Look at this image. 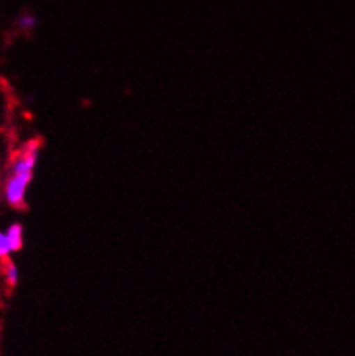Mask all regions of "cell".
I'll use <instances>...</instances> for the list:
<instances>
[{"instance_id":"277c9868","label":"cell","mask_w":355,"mask_h":356,"mask_svg":"<svg viewBox=\"0 0 355 356\" xmlns=\"http://www.w3.org/2000/svg\"><path fill=\"white\" fill-rule=\"evenodd\" d=\"M13 253V246H10L9 238H7V232L0 231V261L9 259Z\"/></svg>"},{"instance_id":"7a4b0ae2","label":"cell","mask_w":355,"mask_h":356,"mask_svg":"<svg viewBox=\"0 0 355 356\" xmlns=\"http://www.w3.org/2000/svg\"><path fill=\"white\" fill-rule=\"evenodd\" d=\"M7 238H9L10 246H13V252H19L23 248L24 243V229L21 224H10L9 229H7Z\"/></svg>"},{"instance_id":"3957f363","label":"cell","mask_w":355,"mask_h":356,"mask_svg":"<svg viewBox=\"0 0 355 356\" xmlns=\"http://www.w3.org/2000/svg\"><path fill=\"white\" fill-rule=\"evenodd\" d=\"M2 277L9 288H14L17 284V281H19V270H17L16 264L13 260L7 259L2 261Z\"/></svg>"},{"instance_id":"6da1fadb","label":"cell","mask_w":355,"mask_h":356,"mask_svg":"<svg viewBox=\"0 0 355 356\" xmlns=\"http://www.w3.org/2000/svg\"><path fill=\"white\" fill-rule=\"evenodd\" d=\"M40 155V141L31 140L13 157L9 174L3 183V198L14 209H23Z\"/></svg>"},{"instance_id":"5b68a950","label":"cell","mask_w":355,"mask_h":356,"mask_svg":"<svg viewBox=\"0 0 355 356\" xmlns=\"http://www.w3.org/2000/svg\"><path fill=\"white\" fill-rule=\"evenodd\" d=\"M17 24H19L21 30L31 31L36 26V19L35 16H31V14H23V16L19 17V21H17Z\"/></svg>"}]
</instances>
